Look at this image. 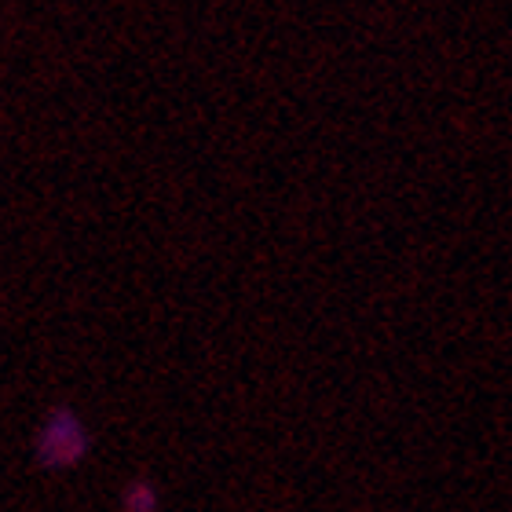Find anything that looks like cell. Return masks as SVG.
<instances>
[{"mask_svg":"<svg viewBox=\"0 0 512 512\" xmlns=\"http://www.w3.org/2000/svg\"><path fill=\"white\" fill-rule=\"evenodd\" d=\"M74 450L77 454L88 450L85 428L77 425L74 414L66 417V428H55V417H52V425L44 428L41 439H37V461L48 465V469H70V465H77Z\"/></svg>","mask_w":512,"mask_h":512,"instance_id":"1","label":"cell"}]
</instances>
